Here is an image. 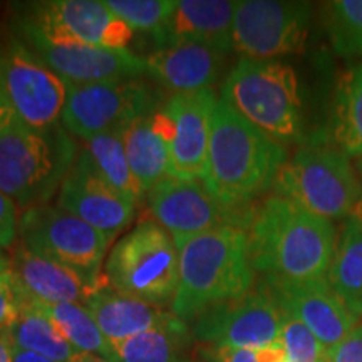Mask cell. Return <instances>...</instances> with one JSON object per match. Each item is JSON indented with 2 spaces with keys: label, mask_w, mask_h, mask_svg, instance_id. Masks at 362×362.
Instances as JSON below:
<instances>
[{
  "label": "cell",
  "mask_w": 362,
  "mask_h": 362,
  "mask_svg": "<svg viewBox=\"0 0 362 362\" xmlns=\"http://www.w3.org/2000/svg\"><path fill=\"white\" fill-rule=\"evenodd\" d=\"M357 175H359V178L362 180V160L357 163ZM361 185H362V181H361ZM354 216H357V218H359L361 221H362V194H361V200H359V203H357V206H356V210H354V214H352Z\"/></svg>",
  "instance_id": "obj_41"
},
{
  "label": "cell",
  "mask_w": 362,
  "mask_h": 362,
  "mask_svg": "<svg viewBox=\"0 0 362 362\" xmlns=\"http://www.w3.org/2000/svg\"><path fill=\"white\" fill-rule=\"evenodd\" d=\"M221 101L280 144L302 138L296 71L279 61L242 57L226 76Z\"/></svg>",
  "instance_id": "obj_5"
},
{
  "label": "cell",
  "mask_w": 362,
  "mask_h": 362,
  "mask_svg": "<svg viewBox=\"0 0 362 362\" xmlns=\"http://www.w3.org/2000/svg\"><path fill=\"white\" fill-rule=\"evenodd\" d=\"M56 206L112 238L133 221L138 205L104 180L83 149L62 181Z\"/></svg>",
  "instance_id": "obj_16"
},
{
  "label": "cell",
  "mask_w": 362,
  "mask_h": 362,
  "mask_svg": "<svg viewBox=\"0 0 362 362\" xmlns=\"http://www.w3.org/2000/svg\"><path fill=\"white\" fill-rule=\"evenodd\" d=\"M175 243L180 282L171 312L185 324H192L210 307L250 292L255 270L247 230L221 226Z\"/></svg>",
  "instance_id": "obj_3"
},
{
  "label": "cell",
  "mask_w": 362,
  "mask_h": 362,
  "mask_svg": "<svg viewBox=\"0 0 362 362\" xmlns=\"http://www.w3.org/2000/svg\"><path fill=\"white\" fill-rule=\"evenodd\" d=\"M247 233L253 270L292 282L324 279L337 243L332 221L280 197L253 210Z\"/></svg>",
  "instance_id": "obj_1"
},
{
  "label": "cell",
  "mask_w": 362,
  "mask_h": 362,
  "mask_svg": "<svg viewBox=\"0 0 362 362\" xmlns=\"http://www.w3.org/2000/svg\"><path fill=\"white\" fill-rule=\"evenodd\" d=\"M216 98L211 89L175 94L165 110L175 121L171 146V176L178 180H205L211 117Z\"/></svg>",
  "instance_id": "obj_18"
},
{
  "label": "cell",
  "mask_w": 362,
  "mask_h": 362,
  "mask_svg": "<svg viewBox=\"0 0 362 362\" xmlns=\"http://www.w3.org/2000/svg\"><path fill=\"white\" fill-rule=\"evenodd\" d=\"M238 2L228 0H178L173 16L156 40L161 47L198 42L228 52Z\"/></svg>",
  "instance_id": "obj_22"
},
{
  "label": "cell",
  "mask_w": 362,
  "mask_h": 362,
  "mask_svg": "<svg viewBox=\"0 0 362 362\" xmlns=\"http://www.w3.org/2000/svg\"><path fill=\"white\" fill-rule=\"evenodd\" d=\"M8 267H11V264H8L6 257H4L2 253H0V272H2V270H6V269H8Z\"/></svg>",
  "instance_id": "obj_42"
},
{
  "label": "cell",
  "mask_w": 362,
  "mask_h": 362,
  "mask_svg": "<svg viewBox=\"0 0 362 362\" xmlns=\"http://www.w3.org/2000/svg\"><path fill=\"white\" fill-rule=\"evenodd\" d=\"M17 232H19L17 205L7 194L0 192V250L13 245Z\"/></svg>",
  "instance_id": "obj_34"
},
{
  "label": "cell",
  "mask_w": 362,
  "mask_h": 362,
  "mask_svg": "<svg viewBox=\"0 0 362 362\" xmlns=\"http://www.w3.org/2000/svg\"><path fill=\"white\" fill-rule=\"evenodd\" d=\"M24 300V298H22ZM30 302V300H25ZM39 307L49 319L56 324L59 332L64 336L72 347L78 352L98 354L107 359H115V351L111 344L103 336L96 320L89 314V310L81 304H39L30 302Z\"/></svg>",
  "instance_id": "obj_28"
},
{
  "label": "cell",
  "mask_w": 362,
  "mask_h": 362,
  "mask_svg": "<svg viewBox=\"0 0 362 362\" xmlns=\"http://www.w3.org/2000/svg\"><path fill=\"white\" fill-rule=\"evenodd\" d=\"M11 269L16 275L22 298L39 304L84 305L103 285L89 282L78 272L47 260L21 245L13 253Z\"/></svg>",
  "instance_id": "obj_19"
},
{
  "label": "cell",
  "mask_w": 362,
  "mask_h": 362,
  "mask_svg": "<svg viewBox=\"0 0 362 362\" xmlns=\"http://www.w3.org/2000/svg\"><path fill=\"white\" fill-rule=\"evenodd\" d=\"M12 115L13 112L11 111V107H8V104L6 101V98H4L2 90H0V124H2L4 121H7Z\"/></svg>",
  "instance_id": "obj_40"
},
{
  "label": "cell",
  "mask_w": 362,
  "mask_h": 362,
  "mask_svg": "<svg viewBox=\"0 0 362 362\" xmlns=\"http://www.w3.org/2000/svg\"><path fill=\"white\" fill-rule=\"evenodd\" d=\"M19 233L30 252L78 272L89 282L104 284L99 274L111 238L78 216L57 206L30 208L22 215Z\"/></svg>",
  "instance_id": "obj_8"
},
{
  "label": "cell",
  "mask_w": 362,
  "mask_h": 362,
  "mask_svg": "<svg viewBox=\"0 0 362 362\" xmlns=\"http://www.w3.org/2000/svg\"><path fill=\"white\" fill-rule=\"evenodd\" d=\"M106 6L133 30L163 33L176 8V0H106Z\"/></svg>",
  "instance_id": "obj_31"
},
{
  "label": "cell",
  "mask_w": 362,
  "mask_h": 362,
  "mask_svg": "<svg viewBox=\"0 0 362 362\" xmlns=\"http://www.w3.org/2000/svg\"><path fill=\"white\" fill-rule=\"evenodd\" d=\"M71 84L33 49L13 42L0 52V90L19 121L34 129L59 124Z\"/></svg>",
  "instance_id": "obj_9"
},
{
  "label": "cell",
  "mask_w": 362,
  "mask_h": 362,
  "mask_svg": "<svg viewBox=\"0 0 362 362\" xmlns=\"http://www.w3.org/2000/svg\"><path fill=\"white\" fill-rule=\"evenodd\" d=\"M71 362H117L115 359H107V357L98 354H88V352H79Z\"/></svg>",
  "instance_id": "obj_39"
},
{
  "label": "cell",
  "mask_w": 362,
  "mask_h": 362,
  "mask_svg": "<svg viewBox=\"0 0 362 362\" xmlns=\"http://www.w3.org/2000/svg\"><path fill=\"white\" fill-rule=\"evenodd\" d=\"M76 161L62 126L34 129L12 115L0 124V192L25 210L44 206Z\"/></svg>",
  "instance_id": "obj_4"
},
{
  "label": "cell",
  "mask_w": 362,
  "mask_h": 362,
  "mask_svg": "<svg viewBox=\"0 0 362 362\" xmlns=\"http://www.w3.org/2000/svg\"><path fill=\"white\" fill-rule=\"evenodd\" d=\"M310 21L312 6L307 2L243 0L233 17L232 49L260 61L302 52Z\"/></svg>",
  "instance_id": "obj_11"
},
{
  "label": "cell",
  "mask_w": 362,
  "mask_h": 362,
  "mask_svg": "<svg viewBox=\"0 0 362 362\" xmlns=\"http://www.w3.org/2000/svg\"><path fill=\"white\" fill-rule=\"evenodd\" d=\"M84 307L96 320L111 347L146 330L165 327L178 320V317L165 307L124 296L107 285L94 292Z\"/></svg>",
  "instance_id": "obj_23"
},
{
  "label": "cell",
  "mask_w": 362,
  "mask_h": 362,
  "mask_svg": "<svg viewBox=\"0 0 362 362\" xmlns=\"http://www.w3.org/2000/svg\"><path fill=\"white\" fill-rule=\"evenodd\" d=\"M280 346L291 362H322L329 356V351L315 334L296 317L287 314H284Z\"/></svg>",
  "instance_id": "obj_32"
},
{
  "label": "cell",
  "mask_w": 362,
  "mask_h": 362,
  "mask_svg": "<svg viewBox=\"0 0 362 362\" xmlns=\"http://www.w3.org/2000/svg\"><path fill=\"white\" fill-rule=\"evenodd\" d=\"M86 149L89 151L99 173L112 188L123 193L136 205L143 200L146 192L131 170L121 133H106L89 138L86 141Z\"/></svg>",
  "instance_id": "obj_29"
},
{
  "label": "cell",
  "mask_w": 362,
  "mask_h": 362,
  "mask_svg": "<svg viewBox=\"0 0 362 362\" xmlns=\"http://www.w3.org/2000/svg\"><path fill=\"white\" fill-rule=\"evenodd\" d=\"M156 104L158 94L141 81L71 84L62 124L67 133L88 141L98 134L121 133L134 119L155 111Z\"/></svg>",
  "instance_id": "obj_10"
},
{
  "label": "cell",
  "mask_w": 362,
  "mask_h": 362,
  "mask_svg": "<svg viewBox=\"0 0 362 362\" xmlns=\"http://www.w3.org/2000/svg\"><path fill=\"white\" fill-rule=\"evenodd\" d=\"M260 288L284 314L305 324L327 351L337 347L359 324L325 277L302 282L264 277Z\"/></svg>",
  "instance_id": "obj_15"
},
{
  "label": "cell",
  "mask_w": 362,
  "mask_h": 362,
  "mask_svg": "<svg viewBox=\"0 0 362 362\" xmlns=\"http://www.w3.org/2000/svg\"><path fill=\"white\" fill-rule=\"evenodd\" d=\"M22 307V292L11 267L0 272V330L8 329Z\"/></svg>",
  "instance_id": "obj_33"
},
{
  "label": "cell",
  "mask_w": 362,
  "mask_h": 362,
  "mask_svg": "<svg viewBox=\"0 0 362 362\" xmlns=\"http://www.w3.org/2000/svg\"><path fill=\"white\" fill-rule=\"evenodd\" d=\"M287 362H291V361H287Z\"/></svg>",
  "instance_id": "obj_44"
},
{
  "label": "cell",
  "mask_w": 362,
  "mask_h": 362,
  "mask_svg": "<svg viewBox=\"0 0 362 362\" xmlns=\"http://www.w3.org/2000/svg\"><path fill=\"white\" fill-rule=\"evenodd\" d=\"M226 52L206 44L166 45L144 57L148 74L176 94L210 89L218 78Z\"/></svg>",
  "instance_id": "obj_21"
},
{
  "label": "cell",
  "mask_w": 362,
  "mask_h": 362,
  "mask_svg": "<svg viewBox=\"0 0 362 362\" xmlns=\"http://www.w3.org/2000/svg\"><path fill=\"white\" fill-rule=\"evenodd\" d=\"M0 362H13V344L8 330H0Z\"/></svg>",
  "instance_id": "obj_37"
},
{
  "label": "cell",
  "mask_w": 362,
  "mask_h": 362,
  "mask_svg": "<svg viewBox=\"0 0 362 362\" xmlns=\"http://www.w3.org/2000/svg\"><path fill=\"white\" fill-rule=\"evenodd\" d=\"M7 330L13 346L52 361L71 362L79 354L59 332L56 324L30 302L22 300L19 315Z\"/></svg>",
  "instance_id": "obj_25"
},
{
  "label": "cell",
  "mask_w": 362,
  "mask_h": 362,
  "mask_svg": "<svg viewBox=\"0 0 362 362\" xmlns=\"http://www.w3.org/2000/svg\"><path fill=\"white\" fill-rule=\"evenodd\" d=\"M148 194L149 214L175 242L221 226L248 230L253 210L228 206L216 200L200 180H178L170 176Z\"/></svg>",
  "instance_id": "obj_12"
},
{
  "label": "cell",
  "mask_w": 362,
  "mask_h": 362,
  "mask_svg": "<svg viewBox=\"0 0 362 362\" xmlns=\"http://www.w3.org/2000/svg\"><path fill=\"white\" fill-rule=\"evenodd\" d=\"M30 24L49 37L126 51L134 30L99 0H56L40 4Z\"/></svg>",
  "instance_id": "obj_17"
},
{
  "label": "cell",
  "mask_w": 362,
  "mask_h": 362,
  "mask_svg": "<svg viewBox=\"0 0 362 362\" xmlns=\"http://www.w3.org/2000/svg\"><path fill=\"white\" fill-rule=\"evenodd\" d=\"M189 329L183 320L146 330L112 346L117 362H189Z\"/></svg>",
  "instance_id": "obj_26"
},
{
  "label": "cell",
  "mask_w": 362,
  "mask_h": 362,
  "mask_svg": "<svg viewBox=\"0 0 362 362\" xmlns=\"http://www.w3.org/2000/svg\"><path fill=\"white\" fill-rule=\"evenodd\" d=\"M330 362H362V324L347 336L344 341L329 351Z\"/></svg>",
  "instance_id": "obj_35"
},
{
  "label": "cell",
  "mask_w": 362,
  "mask_h": 362,
  "mask_svg": "<svg viewBox=\"0 0 362 362\" xmlns=\"http://www.w3.org/2000/svg\"><path fill=\"white\" fill-rule=\"evenodd\" d=\"M21 30L33 51L69 84L133 79L148 72L144 57L136 56L128 49L111 51L72 40L52 39L29 21L22 22Z\"/></svg>",
  "instance_id": "obj_14"
},
{
  "label": "cell",
  "mask_w": 362,
  "mask_h": 362,
  "mask_svg": "<svg viewBox=\"0 0 362 362\" xmlns=\"http://www.w3.org/2000/svg\"><path fill=\"white\" fill-rule=\"evenodd\" d=\"M202 354L210 362H259L257 349H242V347H214L202 349Z\"/></svg>",
  "instance_id": "obj_36"
},
{
  "label": "cell",
  "mask_w": 362,
  "mask_h": 362,
  "mask_svg": "<svg viewBox=\"0 0 362 362\" xmlns=\"http://www.w3.org/2000/svg\"><path fill=\"white\" fill-rule=\"evenodd\" d=\"M325 29L341 57H362V0L325 4Z\"/></svg>",
  "instance_id": "obj_30"
},
{
  "label": "cell",
  "mask_w": 362,
  "mask_h": 362,
  "mask_svg": "<svg viewBox=\"0 0 362 362\" xmlns=\"http://www.w3.org/2000/svg\"><path fill=\"white\" fill-rule=\"evenodd\" d=\"M103 279L124 296L160 307L171 304L180 282L173 237L156 221H143L112 247Z\"/></svg>",
  "instance_id": "obj_6"
},
{
  "label": "cell",
  "mask_w": 362,
  "mask_h": 362,
  "mask_svg": "<svg viewBox=\"0 0 362 362\" xmlns=\"http://www.w3.org/2000/svg\"><path fill=\"white\" fill-rule=\"evenodd\" d=\"M274 192L275 197L332 221L354 214L362 185L341 149L304 148L279 171Z\"/></svg>",
  "instance_id": "obj_7"
},
{
  "label": "cell",
  "mask_w": 362,
  "mask_h": 362,
  "mask_svg": "<svg viewBox=\"0 0 362 362\" xmlns=\"http://www.w3.org/2000/svg\"><path fill=\"white\" fill-rule=\"evenodd\" d=\"M322 362H330V357H329V356H327V357H325V359H324V361H322Z\"/></svg>",
  "instance_id": "obj_43"
},
{
  "label": "cell",
  "mask_w": 362,
  "mask_h": 362,
  "mask_svg": "<svg viewBox=\"0 0 362 362\" xmlns=\"http://www.w3.org/2000/svg\"><path fill=\"white\" fill-rule=\"evenodd\" d=\"M126 158L144 192L171 176L175 121L168 111L155 110L121 131Z\"/></svg>",
  "instance_id": "obj_20"
},
{
  "label": "cell",
  "mask_w": 362,
  "mask_h": 362,
  "mask_svg": "<svg viewBox=\"0 0 362 362\" xmlns=\"http://www.w3.org/2000/svg\"><path fill=\"white\" fill-rule=\"evenodd\" d=\"M332 129L344 155L362 158V64L347 71L339 83Z\"/></svg>",
  "instance_id": "obj_27"
},
{
  "label": "cell",
  "mask_w": 362,
  "mask_h": 362,
  "mask_svg": "<svg viewBox=\"0 0 362 362\" xmlns=\"http://www.w3.org/2000/svg\"><path fill=\"white\" fill-rule=\"evenodd\" d=\"M287 160L284 144L257 129L221 99L216 101L203 180L216 200L228 206H248L274 187Z\"/></svg>",
  "instance_id": "obj_2"
},
{
  "label": "cell",
  "mask_w": 362,
  "mask_h": 362,
  "mask_svg": "<svg viewBox=\"0 0 362 362\" xmlns=\"http://www.w3.org/2000/svg\"><path fill=\"white\" fill-rule=\"evenodd\" d=\"M282 310L259 288L210 307L192 322V336L214 347L264 349L280 346Z\"/></svg>",
  "instance_id": "obj_13"
},
{
  "label": "cell",
  "mask_w": 362,
  "mask_h": 362,
  "mask_svg": "<svg viewBox=\"0 0 362 362\" xmlns=\"http://www.w3.org/2000/svg\"><path fill=\"white\" fill-rule=\"evenodd\" d=\"M325 279L339 300L359 320L362 317V221L354 215L344 221Z\"/></svg>",
  "instance_id": "obj_24"
},
{
  "label": "cell",
  "mask_w": 362,
  "mask_h": 362,
  "mask_svg": "<svg viewBox=\"0 0 362 362\" xmlns=\"http://www.w3.org/2000/svg\"><path fill=\"white\" fill-rule=\"evenodd\" d=\"M13 362H57V361H52L49 359V357L35 354V352L19 349V347L13 346Z\"/></svg>",
  "instance_id": "obj_38"
}]
</instances>
